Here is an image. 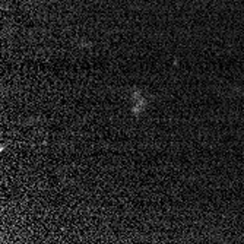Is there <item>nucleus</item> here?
I'll list each match as a JSON object with an SVG mask.
<instances>
[{
	"mask_svg": "<svg viewBox=\"0 0 244 244\" xmlns=\"http://www.w3.org/2000/svg\"><path fill=\"white\" fill-rule=\"evenodd\" d=\"M133 101H135V107H133V113L138 116L143 111V108L146 107V101L142 98L139 91H133Z\"/></svg>",
	"mask_w": 244,
	"mask_h": 244,
	"instance_id": "obj_1",
	"label": "nucleus"
}]
</instances>
